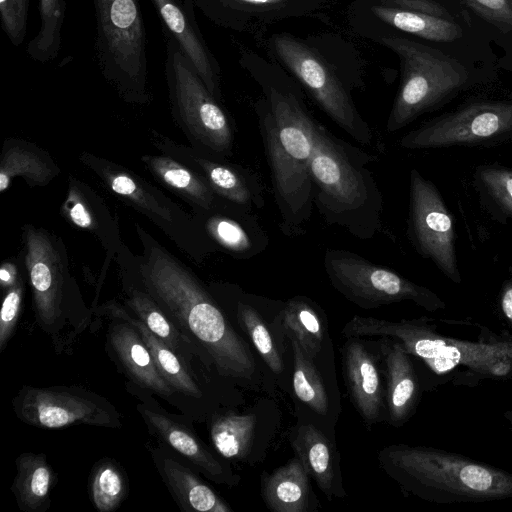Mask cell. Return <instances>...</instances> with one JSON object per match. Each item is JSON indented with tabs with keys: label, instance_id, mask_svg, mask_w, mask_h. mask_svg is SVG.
Wrapping results in <instances>:
<instances>
[{
	"label": "cell",
	"instance_id": "6da1fadb",
	"mask_svg": "<svg viewBox=\"0 0 512 512\" xmlns=\"http://www.w3.org/2000/svg\"><path fill=\"white\" fill-rule=\"evenodd\" d=\"M138 232L144 246L139 261L144 290L221 376L253 384L257 363L248 343L192 272L139 226Z\"/></svg>",
	"mask_w": 512,
	"mask_h": 512
},
{
	"label": "cell",
	"instance_id": "7a4b0ae2",
	"mask_svg": "<svg viewBox=\"0 0 512 512\" xmlns=\"http://www.w3.org/2000/svg\"><path fill=\"white\" fill-rule=\"evenodd\" d=\"M480 328L478 339L470 341L438 333L427 317L392 321L354 315L342 334L395 339L433 375L455 386L474 387L486 379L512 380V336Z\"/></svg>",
	"mask_w": 512,
	"mask_h": 512
},
{
	"label": "cell",
	"instance_id": "3957f363",
	"mask_svg": "<svg viewBox=\"0 0 512 512\" xmlns=\"http://www.w3.org/2000/svg\"><path fill=\"white\" fill-rule=\"evenodd\" d=\"M381 469L407 494L437 504L512 498V473L466 455L392 444L378 453Z\"/></svg>",
	"mask_w": 512,
	"mask_h": 512
},
{
	"label": "cell",
	"instance_id": "277c9868",
	"mask_svg": "<svg viewBox=\"0 0 512 512\" xmlns=\"http://www.w3.org/2000/svg\"><path fill=\"white\" fill-rule=\"evenodd\" d=\"M374 160L317 125L310 161L313 203L325 222L362 240L383 228V197L369 168Z\"/></svg>",
	"mask_w": 512,
	"mask_h": 512
},
{
	"label": "cell",
	"instance_id": "5b68a950",
	"mask_svg": "<svg viewBox=\"0 0 512 512\" xmlns=\"http://www.w3.org/2000/svg\"><path fill=\"white\" fill-rule=\"evenodd\" d=\"M316 123L291 94L275 88L259 126L280 213V228L288 237L305 232L313 208L310 161Z\"/></svg>",
	"mask_w": 512,
	"mask_h": 512
},
{
	"label": "cell",
	"instance_id": "8992f818",
	"mask_svg": "<svg viewBox=\"0 0 512 512\" xmlns=\"http://www.w3.org/2000/svg\"><path fill=\"white\" fill-rule=\"evenodd\" d=\"M97 67L120 98L147 104L146 29L138 0H93Z\"/></svg>",
	"mask_w": 512,
	"mask_h": 512
},
{
	"label": "cell",
	"instance_id": "52a82bcc",
	"mask_svg": "<svg viewBox=\"0 0 512 512\" xmlns=\"http://www.w3.org/2000/svg\"><path fill=\"white\" fill-rule=\"evenodd\" d=\"M380 41L401 64V83L386 124L389 133L440 108L472 84L465 65L441 50L397 36Z\"/></svg>",
	"mask_w": 512,
	"mask_h": 512
},
{
	"label": "cell",
	"instance_id": "ba28073f",
	"mask_svg": "<svg viewBox=\"0 0 512 512\" xmlns=\"http://www.w3.org/2000/svg\"><path fill=\"white\" fill-rule=\"evenodd\" d=\"M165 74L172 113L195 147L228 156L233 132L216 102L176 40L166 33Z\"/></svg>",
	"mask_w": 512,
	"mask_h": 512
},
{
	"label": "cell",
	"instance_id": "9c48e42d",
	"mask_svg": "<svg viewBox=\"0 0 512 512\" xmlns=\"http://www.w3.org/2000/svg\"><path fill=\"white\" fill-rule=\"evenodd\" d=\"M323 264L331 285L363 309L402 301H411L428 312L446 308V303L429 288L351 251L329 248Z\"/></svg>",
	"mask_w": 512,
	"mask_h": 512
},
{
	"label": "cell",
	"instance_id": "30bf717a",
	"mask_svg": "<svg viewBox=\"0 0 512 512\" xmlns=\"http://www.w3.org/2000/svg\"><path fill=\"white\" fill-rule=\"evenodd\" d=\"M80 160L104 185L130 206L145 214L181 249L200 260L210 248V239L201 223L159 189L123 166L83 152Z\"/></svg>",
	"mask_w": 512,
	"mask_h": 512
},
{
	"label": "cell",
	"instance_id": "8fae6325",
	"mask_svg": "<svg viewBox=\"0 0 512 512\" xmlns=\"http://www.w3.org/2000/svg\"><path fill=\"white\" fill-rule=\"evenodd\" d=\"M512 140V99L479 100L441 114L405 134L409 150L492 147Z\"/></svg>",
	"mask_w": 512,
	"mask_h": 512
},
{
	"label": "cell",
	"instance_id": "7c38bea8",
	"mask_svg": "<svg viewBox=\"0 0 512 512\" xmlns=\"http://www.w3.org/2000/svg\"><path fill=\"white\" fill-rule=\"evenodd\" d=\"M22 422L45 429L73 425L119 428L121 414L106 398L77 386H23L13 398Z\"/></svg>",
	"mask_w": 512,
	"mask_h": 512
},
{
	"label": "cell",
	"instance_id": "4fadbf2b",
	"mask_svg": "<svg viewBox=\"0 0 512 512\" xmlns=\"http://www.w3.org/2000/svg\"><path fill=\"white\" fill-rule=\"evenodd\" d=\"M408 237L416 252L455 284H461L456 230L439 189L413 168L409 174Z\"/></svg>",
	"mask_w": 512,
	"mask_h": 512
},
{
	"label": "cell",
	"instance_id": "5bb4252c",
	"mask_svg": "<svg viewBox=\"0 0 512 512\" xmlns=\"http://www.w3.org/2000/svg\"><path fill=\"white\" fill-rule=\"evenodd\" d=\"M275 51L323 111L362 145L373 144V131L328 64L308 46L287 35L273 38Z\"/></svg>",
	"mask_w": 512,
	"mask_h": 512
},
{
	"label": "cell",
	"instance_id": "9a60e30c",
	"mask_svg": "<svg viewBox=\"0 0 512 512\" xmlns=\"http://www.w3.org/2000/svg\"><path fill=\"white\" fill-rule=\"evenodd\" d=\"M25 265L40 327L54 334L62 317L64 260L55 240L41 228L23 227Z\"/></svg>",
	"mask_w": 512,
	"mask_h": 512
},
{
	"label": "cell",
	"instance_id": "2e32d148",
	"mask_svg": "<svg viewBox=\"0 0 512 512\" xmlns=\"http://www.w3.org/2000/svg\"><path fill=\"white\" fill-rule=\"evenodd\" d=\"M151 135L152 143L159 150L197 172L223 200L247 211L263 206L257 180L240 166L202 148L177 143L156 131Z\"/></svg>",
	"mask_w": 512,
	"mask_h": 512
},
{
	"label": "cell",
	"instance_id": "e0dca14e",
	"mask_svg": "<svg viewBox=\"0 0 512 512\" xmlns=\"http://www.w3.org/2000/svg\"><path fill=\"white\" fill-rule=\"evenodd\" d=\"M341 356L348 394L365 425L370 428L386 420L385 383L366 342L360 337H348Z\"/></svg>",
	"mask_w": 512,
	"mask_h": 512
},
{
	"label": "cell",
	"instance_id": "ac0fdd59",
	"mask_svg": "<svg viewBox=\"0 0 512 512\" xmlns=\"http://www.w3.org/2000/svg\"><path fill=\"white\" fill-rule=\"evenodd\" d=\"M137 410L151 434L188 460L208 479L227 486L239 483V475L233 473L228 465L220 461L185 425L143 404H138Z\"/></svg>",
	"mask_w": 512,
	"mask_h": 512
},
{
	"label": "cell",
	"instance_id": "d6986e66",
	"mask_svg": "<svg viewBox=\"0 0 512 512\" xmlns=\"http://www.w3.org/2000/svg\"><path fill=\"white\" fill-rule=\"evenodd\" d=\"M384 364L386 421L403 426L416 412L421 397V382L414 358L395 339L380 337Z\"/></svg>",
	"mask_w": 512,
	"mask_h": 512
},
{
	"label": "cell",
	"instance_id": "ffe728a7",
	"mask_svg": "<svg viewBox=\"0 0 512 512\" xmlns=\"http://www.w3.org/2000/svg\"><path fill=\"white\" fill-rule=\"evenodd\" d=\"M371 11L382 21L404 32L434 42H452L463 30L455 17L434 0H385Z\"/></svg>",
	"mask_w": 512,
	"mask_h": 512
},
{
	"label": "cell",
	"instance_id": "44dd1931",
	"mask_svg": "<svg viewBox=\"0 0 512 512\" xmlns=\"http://www.w3.org/2000/svg\"><path fill=\"white\" fill-rule=\"evenodd\" d=\"M290 443L328 501L346 496L340 456L334 440L326 432L312 422L300 421L290 433Z\"/></svg>",
	"mask_w": 512,
	"mask_h": 512
},
{
	"label": "cell",
	"instance_id": "7402d4cb",
	"mask_svg": "<svg viewBox=\"0 0 512 512\" xmlns=\"http://www.w3.org/2000/svg\"><path fill=\"white\" fill-rule=\"evenodd\" d=\"M114 320L109 326L107 340L113 358L126 376L134 384L159 396L173 395L176 391L161 375L140 333L127 321Z\"/></svg>",
	"mask_w": 512,
	"mask_h": 512
},
{
	"label": "cell",
	"instance_id": "603a6c76",
	"mask_svg": "<svg viewBox=\"0 0 512 512\" xmlns=\"http://www.w3.org/2000/svg\"><path fill=\"white\" fill-rule=\"evenodd\" d=\"M280 336L295 339L315 361H333L332 341L324 312L310 299L296 296L285 302L272 323Z\"/></svg>",
	"mask_w": 512,
	"mask_h": 512
},
{
	"label": "cell",
	"instance_id": "cb8c5ba5",
	"mask_svg": "<svg viewBox=\"0 0 512 512\" xmlns=\"http://www.w3.org/2000/svg\"><path fill=\"white\" fill-rule=\"evenodd\" d=\"M247 210L228 204L220 210L198 213L204 217L202 225L207 237L237 258H248L267 245V239Z\"/></svg>",
	"mask_w": 512,
	"mask_h": 512
},
{
	"label": "cell",
	"instance_id": "d4e9b609",
	"mask_svg": "<svg viewBox=\"0 0 512 512\" xmlns=\"http://www.w3.org/2000/svg\"><path fill=\"white\" fill-rule=\"evenodd\" d=\"M153 462L174 500L184 511L231 512V507L199 475L162 449Z\"/></svg>",
	"mask_w": 512,
	"mask_h": 512
},
{
	"label": "cell",
	"instance_id": "484cf974",
	"mask_svg": "<svg viewBox=\"0 0 512 512\" xmlns=\"http://www.w3.org/2000/svg\"><path fill=\"white\" fill-rule=\"evenodd\" d=\"M61 212L74 227L95 235L112 253L120 249L121 239L117 223L103 199L91 187L70 177Z\"/></svg>",
	"mask_w": 512,
	"mask_h": 512
},
{
	"label": "cell",
	"instance_id": "4316f807",
	"mask_svg": "<svg viewBox=\"0 0 512 512\" xmlns=\"http://www.w3.org/2000/svg\"><path fill=\"white\" fill-rule=\"evenodd\" d=\"M292 355L291 382L295 398L307 409L334 424L339 414L337 392L323 373V364L312 359L292 338H288Z\"/></svg>",
	"mask_w": 512,
	"mask_h": 512
},
{
	"label": "cell",
	"instance_id": "83f0119b",
	"mask_svg": "<svg viewBox=\"0 0 512 512\" xmlns=\"http://www.w3.org/2000/svg\"><path fill=\"white\" fill-rule=\"evenodd\" d=\"M142 161L160 183L193 206L197 213L220 210L230 204L202 176L169 155H144Z\"/></svg>",
	"mask_w": 512,
	"mask_h": 512
},
{
	"label": "cell",
	"instance_id": "f1b7e54d",
	"mask_svg": "<svg viewBox=\"0 0 512 512\" xmlns=\"http://www.w3.org/2000/svg\"><path fill=\"white\" fill-rule=\"evenodd\" d=\"M262 498L273 512H310L317 509L310 476L296 456L261 478Z\"/></svg>",
	"mask_w": 512,
	"mask_h": 512
},
{
	"label": "cell",
	"instance_id": "f546056e",
	"mask_svg": "<svg viewBox=\"0 0 512 512\" xmlns=\"http://www.w3.org/2000/svg\"><path fill=\"white\" fill-rule=\"evenodd\" d=\"M100 312L113 319L127 321L140 333L154 362L165 380L186 396L201 398L202 391L184 360L158 336L153 334L137 317H133L125 308L115 302H107L100 307Z\"/></svg>",
	"mask_w": 512,
	"mask_h": 512
},
{
	"label": "cell",
	"instance_id": "4dcf8cb0",
	"mask_svg": "<svg viewBox=\"0 0 512 512\" xmlns=\"http://www.w3.org/2000/svg\"><path fill=\"white\" fill-rule=\"evenodd\" d=\"M168 33L191 61L203 83L215 97L216 73L211 57L186 9L179 0H151Z\"/></svg>",
	"mask_w": 512,
	"mask_h": 512
},
{
	"label": "cell",
	"instance_id": "1f68e13d",
	"mask_svg": "<svg viewBox=\"0 0 512 512\" xmlns=\"http://www.w3.org/2000/svg\"><path fill=\"white\" fill-rule=\"evenodd\" d=\"M16 475L11 491L23 512H46L57 474L44 453L24 452L15 460Z\"/></svg>",
	"mask_w": 512,
	"mask_h": 512
},
{
	"label": "cell",
	"instance_id": "d6a6232c",
	"mask_svg": "<svg viewBox=\"0 0 512 512\" xmlns=\"http://www.w3.org/2000/svg\"><path fill=\"white\" fill-rule=\"evenodd\" d=\"M59 174V168L42 149L33 144L7 139L0 161V192L12 179L23 177L31 186H44Z\"/></svg>",
	"mask_w": 512,
	"mask_h": 512
},
{
	"label": "cell",
	"instance_id": "836d02e7",
	"mask_svg": "<svg viewBox=\"0 0 512 512\" xmlns=\"http://www.w3.org/2000/svg\"><path fill=\"white\" fill-rule=\"evenodd\" d=\"M259 432V417L254 411L237 414L228 412L214 417L210 438L214 448L227 459L247 461Z\"/></svg>",
	"mask_w": 512,
	"mask_h": 512
},
{
	"label": "cell",
	"instance_id": "e575fe53",
	"mask_svg": "<svg viewBox=\"0 0 512 512\" xmlns=\"http://www.w3.org/2000/svg\"><path fill=\"white\" fill-rule=\"evenodd\" d=\"M472 186L479 205L493 221H512V168L498 163L479 164L472 173Z\"/></svg>",
	"mask_w": 512,
	"mask_h": 512
},
{
	"label": "cell",
	"instance_id": "d590c367",
	"mask_svg": "<svg viewBox=\"0 0 512 512\" xmlns=\"http://www.w3.org/2000/svg\"><path fill=\"white\" fill-rule=\"evenodd\" d=\"M126 306L153 334L184 358V352H188L194 343L178 329L148 292L130 289Z\"/></svg>",
	"mask_w": 512,
	"mask_h": 512
},
{
	"label": "cell",
	"instance_id": "8d00e7d4",
	"mask_svg": "<svg viewBox=\"0 0 512 512\" xmlns=\"http://www.w3.org/2000/svg\"><path fill=\"white\" fill-rule=\"evenodd\" d=\"M129 486L122 467L111 458L95 463L89 478L91 502L99 512H112L126 499Z\"/></svg>",
	"mask_w": 512,
	"mask_h": 512
},
{
	"label": "cell",
	"instance_id": "74e56055",
	"mask_svg": "<svg viewBox=\"0 0 512 512\" xmlns=\"http://www.w3.org/2000/svg\"><path fill=\"white\" fill-rule=\"evenodd\" d=\"M236 316L241 329L250 338L257 353L269 370L277 376H282L285 365L282 352L271 329L261 314L251 305L238 302Z\"/></svg>",
	"mask_w": 512,
	"mask_h": 512
},
{
	"label": "cell",
	"instance_id": "f35d334b",
	"mask_svg": "<svg viewBox=\"0 0 512 512\" xmlns=\"http://www.w3.org/2000/svg\"><path fill=\"white\" fill-rule=\"evenodd\" d=\"M65 11L64 0H39L40 28L26 49L32 59L44 63L57 57Z\"/></svg>",
	"mask_w": 512,
	"mask_h": 512
},
{
	"label": "cell",
	"instance_id": "ab89813d",
	"mask_svg": "<svg viewBox=\"0 0 512 512\" xmlns=\"http://www.w3.org/2000/svg\"><path fill=\"white\" fill-rule=\"evenodd\" d=\"M24 290L25 286L21 278L6 290L0 311V353L6 348L17 325Z\"/></svg>",
	"mask_w": 512,
	"mask_h": 512
},
{
	"label": "cell",
	"instance_id": "60d3db41",
	"mask_svg": "<svg viewBox=\"0 0 512 512\" xmlns=\"http://www.w3.org/2000/svg\"><path fill=\"white\" fill-rule=\"evenodd\" d=\"M29 0H0L2 27L14 46H19L26 35Z\"/></svg>",
	"mask_w": 512,
	"mask_h": 512
},
{
	"label": "cell",
	"instance_id": "b9f144b4",
	"mask_svg": "<svg viewBox=\"0 0 512 512\" xmlns=\"http://www.w3.org/2000/svg\"><path fill=\"white\" fill-rule=\"evenodd\" d=\"M478 16L502 33L512 31V0H462Z\"/></svg>",
	"mask_w": 512,
	"mask_h": 512
},
{
	"label": "cell",
	"instance_id": "7bdbcfd3",
	"mask_svg": "<svg viewBox=\"0 0 512 512\" xmlns=\"http://www.w3.org/2000/svg\"><path fill=\"white\" fill-rule=\"evenodd\" d=\"M498 306L503 319L512 329V265L508 267L507 276L502 282Z\"/></svg>",
	"mask_w": 512,
	"mask_h": 512
},
{
	"label": "cell",
	"instance_id": "ee69618b",
	"mask_svg": "<svg viewBox=\"0 0 512 512\" xmlns=\"http://www.w3.org/2000/svg\"><path fill=\"white\" fill-rule=\"evenodd\" d=\"M17 269L14 264L5 262L0 268V283L3 289L13 286L19 277H17Z\"/></svg>",
	"mask_w": 512,
	"mask_h": 512
},
{
	"label": "cell",
	"instance_id": "f6af8a7d",
	"mask_svg": "<svg viewBox=\"0 0 512 512\" xmlns=\"http://www.w3.org/2000/svg\"><path fill=\"white\" fill-rule=\"evenodd\" d=\"M233 1L238 2V3L255 5V6H265V5L277 4L284 0H233Z\"/></svg>",
	"mask_w": 512,
	"mask_h": 512
},
{
	"label": "cell",
	"instance_id": "bcb514c9",
	"mask_svg": "<svg viewBox=\"0 0 512 512\" xmlns=\"http://www.w3.org/2000/svg\"><path fill=\"white\" fill-rule=\"evenodd\" d=\"M503 416L509 423L510 429L512 430V409L505 411Z\"/></svg>",
	"mask_w": 512,
	"mask_h": 512
},
{
	"label": "cell",
	"instance_id": "7dc6e473",
	"mask_svg": "<svg viewBox=\"0 0 512 512\" xmlns=\"http://www.w3.org/2000/svg\"><path fill=\"white\" fill-rule=\"evenodd\" d=\"M182 3L185 5V9L187 10V12H191L190 10V7H191V0H182Z\"/></svg>",
	"mask_w": 512,
	"mask_h": 512
},
{
	"label": "cell",
	"instance_id": "c3c4849f",
	"mask_svg": "<svg viewBox=\"0 0 512 512\" xmlns=\"http://www.w3.org/2000/svg\"><path fill=\"white\" fill-rule=\"evenodd\" d=\"M504 67L512 72V58L505 63Z\"/></svg>",
	"mask_w": 512,
	"mask_h": 512
}]
</instances>
